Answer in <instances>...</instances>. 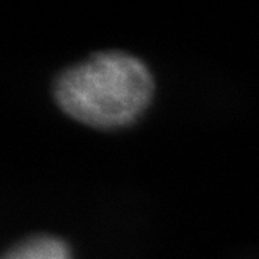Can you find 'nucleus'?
<instances>
[{"label": "nucleus", "mask_w": 259, "mask_h": 259, "mask_svg": "<svg viewBox=\"0 0 259 259\" xmlns=\"http://www.w3.org/2000/svg\"><path fill=\"white\" fill-rule=\"evenodd\" d=\"M2 259H71L62 239L52 235H33L15 243Z\"/></svg>", "instance_id": "nucleus-2"}, {"label": "nucleus", "mask_w": 259, "mask_h": 259, "mask_svg": "<svg viewBox=\"0 0 259 259\" xmlns=\"http://www.w3.org/2000/svg\"><path fill=\"white\" fill-rule=\"evenodd\" d=\"M153 91L146 64L121 51L94 54L64 69L54 83L55 101L66 115L101 130L134 122L148 107Z\"/></svg>", "instance_id": "nucleus-1"}]
</instances>
